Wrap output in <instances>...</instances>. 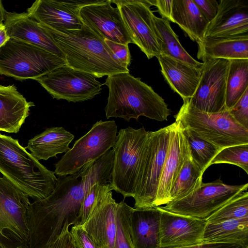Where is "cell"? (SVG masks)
<instances>
[{"instance_id": "d6986e66", "label": "cell", "mask_w": 248, "mask_h": 248, "mask_svg": "<svg viewBox=\"0 0 248 248\" xmlns=\"http://www.w3.org/2000/svg\"><path fill=\"white\" fill-rule=\"evenodd\" d=\"M118 203L110 191L96 202L82 227L100 248H114Z\"/></svg>"}, {"instance_id": "d4e9b609", "label": "cell", "mask_w": 248, "mask_h": 248, "mask_svg": "<svg viewBox=\"0 0 248 248\" xmlns=\"http://www.w3.org/2000/svg\"><path fill=\"white\" fill-rule=\"evenodd\" d=\"M74 139V135L64 127H51L30 139L25 148L38 160H47L67 152Z\"/></svg>"}, {"instance_id": "f35d334b", "label": "cell", "mask_w": 248, "mask_h": 248, "mask_svg": "<svg viewBox=\"0 0 248 248\" xmlns=\"http://www.w3.org/2000/svg\"><path fill=\"white\" fill-rule=\"evenodd\" d=\"M200 12L209 23L216 16L218 3L216 0H193Z\"/></svg>"}, {"instance_id": "d6a6232c", "label": "cell", "mask_w": 248, "mask_h": 248, "mask_svg": "<svg viewBox=\"0 0 248 248\" xmlns=\"http://www.w3.org/2000/svg\"><path fill=\"white\" fill-rule=\"evenodd\" d=\"M227 163L242 169L248 174V144L231 146L221 150L210 163Z\"/></svg>"}, {"instance_id": "cb8c5ba5", "label": "cell", "mask_w": 248, "mask_h": 248, "mask_svg": "<svg viewBox=\"0 0 248 248\" xmlns=\"http://www.w3.org/2000/svg\"><path fill=\"white\" fill-rule=\"evenodd\" d=\"M198 45L197 57L203 62L211 59H248V35L227 38L205 37Z\"/></svg>"}, {"instance_id": "4316f807", "label": "cell", "mask_w": 248, "mask_h": 248, "mask_svg": "<svg viewBox=\"0 0 248 248\" xmlns=\"http://www.w3.org/2000/svg\"><path fill=\"white\" fill-rule=\"evenodd\" d=\"M202 243H230L248 247V217L207 222Z\"/></svg>"}, {"instance_id": "f1b7e54d", "label": "cell", "mask_w": 248, "mask_h": 248, "mask_svg": "<svg viewBox=\"0 0 248 248\" xmlns=\"http://www.w3.org/2000/svg\"><path fill=\"white\" fill-rule=\"evenodd\" d=\"M225 108L229 110L248 89V59L230 60Z\"/></svg>"}, {"instance_id": "ffe728a7", "label": "cell", "mask_w": 248, "mask_h": 248, "mask_svg": "<svg viewBox=\"0 0 248 248\" xmlns=\"http://www.w3.org/2000/svg\"><path fill=\"white\" fill-rule=\"evenodd\" d=\"M248 35V0H221L215 17L209 23L204 37Z\"/></svg>"}, {"instance_id": "5b68a950", "label": "cell", "mask_w": 248, "mask_h": 248, "mask_svg": "<svg viewBox=\"0 0 248 248\" xmlns=\"http://www.w3.org/2000/svg\"><path fill=\"white\" fill-rule=\"evenodd\" d=\"M65 64L64 59L14 38L0 48V75L17 80H35Z\"/></svg>"}, {"instance_id": "30bf717a", "label": "cell", "mask_w": 248, "mask_h": 248, "mask_svg": "<svg viewBox=\"0 0 248 248\" xmlns=\"http://www.w3.org/2000/svg\"><path fill=\"white\" fill-rule=\"evenodd\" d=\"M248 187V183L229 185L219 178L211 182H202L185 197L160 207L172 213L205 220Z\"/></svg>"}, {"instance_id": "8fae6325", "label": "cell", "mask_w": 248, "mask_h": 248, "mask_svg": "<svg viewBox=\"0 0 248 248\" xmlns=\"http://www.w3.org/2000/svg\"><path fill=\"white\" fill-rule=\"evenodd\" d=\"M96 78L65 64L35 80L53 98L78 102L92 99L100 93L103 84Z\"/></svg>"}, {"instance_id": "1f68e13d", "label": "cell", "mask_w": 248, "mask_h": 248, "mask_svg": "<svg viewBox=\"0 0 248 248\" xmlns=\"http://www.w3.org/2000/svg\"><path fill=\"white\" fill-rule=\"evenodd\" d=\"M248 217V193L243 191L205 219L207 222Z\"/></svg>"}, {"instance_id": "7bdbcfd3", "label": "cell", "mask_w": 248, "mask_h": 248, "mask_svg": "<svg viewBox=\"0 0 248 248\" xmlns=\"http://www.w3.org/2000/svg\"><path fill=\"white\" fill-rule=\"evenodd\" d=\"M10 39L7 35L3 23L0 25V48L3 46Z\"/></svg>"}, {"instance_id": "7402d4cb", "label": "cell", "mask_w": 248, "mask_h": 248, "mask_svg": "<svg viewBox=\"0 0 248 248\" xmlns=\"http://www.w3.org/2000/svg\"><path fill=\"white\" fill-rule=\"evenodd\" d=\"M157 58L161 73L172 90L183 100L191 98L198 86L202 69L163 55Z\"/></svg>"}, {"instance_id": "9a60e30c", "label": "cell", "mask_w": 248, "mask_h": 248, "mask_svg": "<svg viewBox=\"0 0 248 248\" xmlns=\"http://www.w3.org/2000/svg\"><path fill=\"white\" fill-rule=\"evenodd\" d=\"M158 207L161 212L160 248L185 247L202 243L205 220Z\"/></svg>"}, {"instance_id": "52a82bcc", "label": "cell", "mask_w": 248, "mask_h": 248, "mask_svg": "<svg viewBox=\"0 0 248 248\" xmlns=\"http://www.w3.org/2000/svg\"><path fill=\"white\" fill-rule=\"evenodd\" d=\"M171 124L148 131L136 182L135 208L155 207L159 181L167 155Z\"/></svg>"}, {"instance_id": "f546056e", "label": "cell", "mask_w": 248, "mask_h": 248, "mask_svg": "<svg viewBox=\"0 0 248 248\" xmlns=\"http://www.w3.org/2000/svg\"><path fill=\"white\" fill-rule=\"evenodd\" d=\"M203 174L190 155L171 188L170 202L182 199L200 187L202 183Z\"/></svg>"}, {"instance_id": "7c38bea8", "label": "cell", "mask_w": 248, "mask_h": 248, "mask_svg": "<svg viewBox=\"0 0 248 248\" xmlns=\"http://www.w3.org/2000/svg\"><path fill=\"white\" fill-rule=\"evenodd\" d=\"M200 82L190 105L201 112L213 113L225 108L226 84L230 61L211 59L203 62Z\"/></svg>"}, {"instance_id": "e0dca14e", "label": "cell", "mask_w": 248, "mask_h": 248, "mask_svg": "<svg viewBox=\"0 0 248 248\" xmlns=\"http://www.w3.org/2000/svg\"><path fill=\"white\" fill-rule=\"evenodd\" d=\"M190 155L186 139L179 123L175 121L171 124L170 143L159 181L155 207L170 202L171 188Z\"/></svg>"}, {"instance_id": "60d3db41", "label": "cell", "mask_w": 248, "mask_h": 248, "mask_svg": "<svg viewBox=\"0 0 248 248\" xmlns=\"http://www.w3.org/2000/svg\"><path fill=\"white\" fill-rule=\"evenodd\" d=\"M172 0H151L152 6L157 7L162 18L171 21V14Z\"/></svg>"}, {"instance_id": "ac0fdd59", "label": "cell", "mask_w": 248, "mask_h": 248, "mask_svg": "<svg viewBox=\"0 0 248 248\" xmlns=\"http://www.w3.org/2000/svg\"><path fill=\"white\" fill-rule=\"evenodd\" d=\"M3 23L9 38L25 42L64 59L51 35L27 12L17 13L5 9Z\"/></svg>"}, {"instance_id": "44dd1931", "label": "cell", "mask_w": 248, "mask_h": 248, "mask_svg": "<svg viewBox=\"0 0 248 248\" xmlns=\"http://www.w3.org/2000/svg\"><path fill=\"white\" fill-rule=\"evenodd\" d=\"M160 216L158 206L131 207L129 224L135 248H160Z\"/></svg>"}, {"instance_id": "ee69618b", "label": "cell", "mask_w": 248, "mask_h": 248, "mask_svg": "<svg viewBox=\"0 0 248 248\" xmlns=\"http://www.w3.org/2000/svg\"><path fill=\"white\" fill-rule=\"evenodd\" d=\"M5 9L2 3V1L0 0V25L3 22L4 20V11Z\"/></svg>"}, {"instance_id": "7a4b0ae2", "label": "cell", "mask_w": 248, "mask_h": 248, "mask_svg": "<svg viewBox=\"0 0 248 248\" xmlns=\"http://www.w3.org/2000/svg\"><path fill=\"white\" fill-rule=\"evenodd\" d=\"M40 24L51 35L62 52L67 66L97 78L129 73L128 68L116 61L105 40L84 24L79 30L61 31Z\"/></svg>"}, {"instance_id": "8d00e7d4", "label": "cell", "mask_w": 248, "mask_h": 248, "mask_svg": "<svg viewBox=\"0 0 248 248\" xmlns=\"http://www.w3.org/2000/svg\"><path fill=\"white\" fill-rule=\"evenodd\" d=\"M104 41L118 63L124 67L128 68L131 60L128 45L117 43L108 40Z\"/></svg>"}, {"instance_id": "e575fe53", "label": "cell", "mask_w": 248, "mask_h": 248, "mask_svg": "<svg viewBox=\"0 0 248 248\" xmlns=\"http://www.w3.org/2000/svg\"><path fill=\"white\" fill-rule=\"evenodd\" d=\"M112 190L109 183L96 184L90 187L81 205L80 225H82L87 220L98 201L105 194Z\"/></svg>"}, {"instance_id": "6da1fadb", "label": "cell", "mask_w": 248, "mask_h": 248, "mask_svg": "<svg viewBox=\"0 0 248 248\" xmlns=\"http://www.w3.org/2000/svg\"><path fill=\"white\" fill-rule=\"evenodd\" d=\"M104 84L108 88L105 108L107 119L120 118L128 122L142 116L162 122L170 115L164 99L140 78L129 73L108 76Z\"/></svg>"}, {"instance_id": "83f0119b", "label": "cell", "mask_w": 248, "mask_h": 248, "mask_svg": "<svg viewBox=\"0 0 248 248\" xmlns=\"http://www.w3.org/2000/svg\"><path fill=\"white\" fill-rule=\"evenodd\" d=\"M152 18L161 55L201 69L203 62L196 61L185 49L181 44L178 36L171 28L169 21L156 16L154 14L152 15Z\"/></svg>"}, {"instance_id": "b9f144b4", "label": "cell", "mask_w": 248, "mask_h": 248, "mask_svg": "<svg viewBox=\"0 0 248 248\" xmlns=\"http://www.w3.org/2000/svg\"><path fill=\"white\" fill-rule=\"evenodd\" d=\"M175 248H248V247L230 243H202L196 245Z\"/></svg>"}, {"instance_id": "5bb4252c", "label": "cell", "mask_w": 248, "mask_h": 248, "mask_svg": "<svg viewBox=\"0 0 248 248\" xmlns=\"http://www.w3.org/2000/svg\"><path fill=\"white\" fill-rule=\"evenodd\" d=\"M112 4L111 0H95L80 8L79 17L104 40L124 45L132 43L119 8Z\"/></svg>"}, {"instance_id": "836d02e7", "label": "cell", "mask_w": 248, "mask_h": 248, "mask_svg": "<svg viewBox=\"0 0 248 248\" xmlns=\"http://www.w3.org/2000/svg\"><path fill=\"white\" fill-rule=\"evenodd\" d=\"M131 207L123 201L118 203L117 212V232L114 248H135L131 238L129 215Z\"/></svg>"}, {"instance_id": "8992f818", "label": "cell", "mask_w": 248, "mask_h": 248, "mask_svg": "<svg viewBox=\"0 0 248 248\" xmlns=\"http://www.w3.org/2000/svg\"><path fill=\"white\" fill-rule=\"evenodd\" d=\"M143 126L134 129L128 126L120 129L112 149V167L109 184L112 190L124 198L133 197L136 182L144 146L148 136Z\"/></svg>"}, {"instance_id": "9c48e42d", "label": "cell", "mask_w": 248, "mask_h": 248, "mask_svg": "<svg viewBox=\"0 0 248 248\" xmlns=\"http://www.w3.org/2000/svg\"><path fill=\"white\" fill-rule=\"evenodd\" d=\"M118 132L115 121H97L55 164L54 173L59 176L74 174L99 159L113 148Z\"/></svg>"}, {"instance_id": "ba28073f", "label": "cell", "mask_w": 248, "mask_h": 248, "mask_svg": "<svg viewBox=\"0 0 248 248\" xmlns=\"http://www.w3.org/2000/svg\"><path fill=\"white\" fill-rule=\"evenodd\" d=\"M29 196L0 176V248H29Z\"/></svg>"}, {"instance_id": "d590c367", "label": "cell", "mask_w": 248, "mask_h": 248, "mask_svg": "<svg viewBox=\"0 0 248 248\" xmlns=\"http://www.w3.org/2000/svg\"><path fill=\"white\" fill-rule=\"evenodd\" d=\"M229 111L239 124L248 129V89Z\"/></svg>"}, {"instance_id": "603a6c76", "label": "cell", "mask_w": 248, "mask_h": 248, "mask_svg": "<svg viewBox=\"0 0 248 248\" xmlns=\"http://www.w3.org/2000/svg\"><path fill=\"white\" fill-rule=\"evenodd\" d=\"M28 102L14 85H0V131L17 133L29 115Z\"/></svg>"}, {"instance_id": "74e56055", "label": "cell", "mask_w": 248, "mask_h": 248, "mask_svg": "<svg viewBox=\"0 0 248 248\" xmlns=\"http://www.w3.org/2000/svg\"><path fill=\"white\" fill-rule=\"evenodd\" d=\"M70 232L79 248H100L82 225H73Z\"/></svg>"}, {"instance_id": "277c9868", "label": "cell", "mask_w": 248, "mask_h": 248, "mask_svg": "<svg viewBox=\"0 0 248 248\" xmlns=\"http://www.w3.org/2000/svg\"><path fill=\"white\" fill-rule=\"evenodd\" d=\"M174 117L182 128L190 129L221 150L248 144V129L239 124L227 109L213 113L201 112L191 107L186 99Z\"/></svg>"}, {"instance_id": "ab89813d", "label": "cell", "mask_w": 248, "mask_h": 248, "mask_svg": "<svg viewBox=\"0 0 248 248\" xmlns=\"http://www.w3.org/2000/svg\"><path fill=\"white\" fill-rule=\"evenodd\" d=\"M69 226L66 225L62 233L47 247V248H79L69 231Z\"/></svg>"}, {"instance_id": "2e32d148", "label": "cell", "mask_w": 248, "mask_h": 248, "mask_svg": "<svg viewBox=\"0 0 248 248\" xmlns=\"http://www.w3.org/2000/svg\"><path fill=\"white\" fill-rule=\"evenodd\" d=\"M94 1L37 0L27 12L39 23L55 31L77 30L83 24L79 17L80 8Z\"/></svg>"}, {"instance_id": "4fadbf2b", "label": "cell", "mask_w": 248, "mask_h": 248, "mask_svg": "<svg viewBox=\"0 0 248 248\" xmlns=\"http://www.w3.org/2000/svg\"><path fill=\"white\" fill-rule=\"evenodd\" d=\"M121 13L132 43L136 45L148 59L161 55L155 31L150 9L151 0H111Z\"/></svg>"}, {"instance_id": "3957f363", "label": "cell", "mask_w": 248, "mask_h": 248, "mask_svg": "<svg viewBox=\"0 0 248 248\" xmlns=\"http://www.w3.org/2000/svg\"><path fill=\"white\" fill-rule=\"evenodd\" d=\"M0 172L29 197L46 198L54 190L57 177L19 143L0 133Z\"/></svg>"}, {"instance_id": "484cf974", "label": "cell", "mask_w": 248, "mask_h": 248, "mask_svg": "<svg viewBox=\"0 0 248 248\" xmlns=\"http://www.w3.org/2000/svg\"><path fill=\"white\" fill-rule=\"evenodd\" d=\"M171 17L193 41L202 40L209 22L193 0H172Z\"/></svg>"}, {"instance_id": "4dcf8cb0", "label": "cell", "mask_w": 248, "mask_h": 248, "mask_svg": "<svg viewBox=\"0 0 248 248\" xmlns=\"http://www.w3.org/2000/svg\"><path fill=\"white\" fill-rule=\"evenodd\" d=\"M181 128L187 141L191 156L203 173L221 149L190 129Z\"/></svg>"}]
</instances>
